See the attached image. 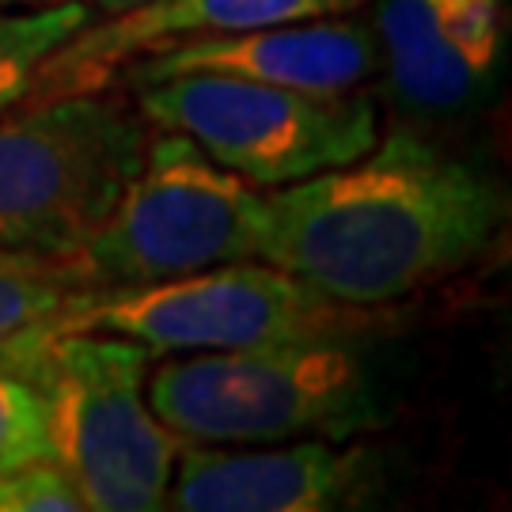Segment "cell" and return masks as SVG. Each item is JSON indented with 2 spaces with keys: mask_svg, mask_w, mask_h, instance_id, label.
I'll return each instance as SVG.
<instances>
[{
  "mask_svg": "<svg viewBox=\"0 0 512 512\" xmlns=\"http://www.w3.org/2000/svg\"><path fill=\"white\" fill-rule=\"evenodd\" d=\"M380 459L346 440L190 444L179 448L167 509L330 512L380 501Z\"/></svg>",
  "mask_w": 512,
  "mask_h": 512,
  "instance_id": "obj_8",
  "label": "cell"
},
{
  "mask_svg": "<svg viewBox=\"0 0 512 512\" xmlns=\"http://www.w3.org/2000/svg\"><path fill=\"white\" fill-rule=\"evenodd\" d=\"M349 8H357V0H141L118 16H103V23L92 19L69 42H61L42 61L23 103L114 88L133 61L198 38L251 31L285 19L338 16Z\"/></svg>",
  "mask_w": 512,
  "mask_h": 512,
  "instance_id": "obj_9",
  "label": "cell"
},
{
  "mask_svg": "<svg viewBox=\"0 0 512 512\" xmlns=\"http://www.w3.org/2000/svg\"><path fill=\"white\" fill-rule=\"evenodd\" d=\"M0 361L42 395L57 463L88 509H164L183 440L148 406L145 346L103 330H23L0 342Z\"/></svg>",
  "mask_w": 512,
  "mask_h": 512,
  "instance_id": "obj_2",
  "label": "cell"
},
{
  "mask_svg": "<svg viewBox=\"0 0 512 512\" xmlns=\"http://www.w3.org/2000/svg\"><path fill=\"white\" fill-rule=\"evenodd\" d=\"M505 220L501 186L414 133L266 194L258 258L319 293L380 308L475 262Z\"/></svg>",
  "mask_w": 512,
  "mask_h": 512,
  "instance_id": "obj_1",
  "label": "cell"
},
{
  "mask_svg": "<svg viewBox=\"0 0 512 512\" xmlns=\"http://www.w3.org/2000/svg\"><path fill=\"white\" fill-rule=\"evenodd\" d=\"M31 330H103L164 357L300 338H361L376 330V319L372 308L334 300L281 266L243 258L175 281L84 293Z\"/></svg>",
  "mask_w": 512,
  "mask_h": 512,
  "instance_id": "obj_6",
  "label": "cell"
},
{
  "mask_svg": "<svg viewBox=\"0 0 512 512\" xmlns=\"http://www.w3.org/2000/svg\"><path fill=\"white\" fill-rule=\"evenodd\" d=\"M92 19L95 12L84 0L0 8V114L23 103L42 61Z\"/></svg>",
  "mask_w": 512,
  "mask_h": 512,
  "instance_id": "obj_12",
  "label": "cell"
},
{
  "mask_svg": "<svg viewBox=\"0 0 512 512\" xmlns=\"http://www.w3.org/2000/svg\"><path fill=\"white\" fill-rule=\"evenodd\" d=\"M148 122L110 88L0 118V247L73 262L145 160Z\"/></svg>",
  "mask_w": 512,
  "mask_h": 512,
  "instance_id": "obj_4",
  "label": "cell"
},
{
  "mask_svg": "<svg viewBox=\"0 0 512 512\" xmlns=\"http://www.w3.org/2000/svg\"><path fill=\"white\" fill-rule=\"evenodd\" d=\"M84 293L69 262L0 247V342L61 315Z\"/></svg>",
  "mask_w": 512,
  "mask_h": 512,
  "instance_id": "obj_13",
  "label": "cell"
},
{
  "mask_svg": "<svg viewBox=\"0 0 512 512\" xmlns=\"http://www.w3.org/2000/svg\"><path fill=\"white\" fill-rule=\"evenodd\" d=\"M357 4H361V0H357Z\"/></svg>",
  "mask_w": 512,
  "mask_h": 512,
  "instance_id": "obj_18",
  "label": "cell"
},
{
  "mask_svg": "<svg viewBox=\"0 0 512 512\" xmlns=\"http://www.w3.org/2000/svg\"><path fill=\"white\" fill-rule=\"evenodd\" d=\"M23 4H46V0H0V8H23Z\"/></svg>",
  "mask_w": 512,
  "mask_h": 512,
  "instance_id": "obj_17",
  "label": "cell"
},
{
  "mask_svg": "<svg viewBox=\"0 0 512 512\" xmlns=\"http://www.w3.org/2000/svg\"><path fill=\"white\" fill-rule=\"evenodd\" d=\"M57 459L50 410L35 387L0 361V471Z\"/></svg>",
  "mask_w": 512,
  "mask_h": 512,
  "instance_id": "obj_14",
  "label": "cell"
},
{
  "mask_svg": "<svg viewBox=\"0 0 512 512\" xmlns=\"http://www.w3.org/2000/svg\"><path fill=\"white\" fill-rule=\"evenodd\" d=\"M148 129L186 133L209 160L262 190L365 156L380 114L365 92H296L243 76L186 73L137 84Z\"/></svg>",
  "mask_w": 512,
  "mask_h": 512,
  "instance_id": "obj_7",
  "label": "cell"
},
{
  "mask_svg": "<svg viewBox=\"0 0 512 512\" xmlns=\"http://www.w3.org/2000/svg\"><path fill=\"white\" fill-rule=\"evenodd\" d=\"M262 228V186L209 160L186 133L156 129L137 175L69 266L88 293L137 289L258 258Z\"/></svg>",
  "mask_w": 512,
  "mask_h": 512,
  "instance_id": "obj_5",
  "label": "cell"
},
{
  "mask_svg": "<svg viewBox=\"0 0 512 512\" xmlns=\"http://www.w3.org/2000/svg\"><path fill=\"white\" fill-rule=\"evenodd\" d=\"M505 0H380L376 46L391 92L414 110H456L494 84Z\"/></svg>",
  "mask_w": 512,
  "mask_h": 512,
  "instance_id": "obj_11",
  "label": "cell"
},
{
  "mask_svg": "<svg viewBox=\"0 0 512 512\" xmlns=\"http://www.w3.org/2000/svg\"><path fill=\"white\" fill-rule=\"evenodd\" d=\"M376 69H380V46L365 23L308 16L198 38L164 54L141 57L118 80H129L137 88L167 76L224 73L296 92H357L365 80H372Z\"/></svg>",
  "mask_w": 512,
  "mask_h": 512,
  "instance_id": "obj_10",
  "label": "cell"
},
{
  "mask_svg": "<svg viewBox=\"0 0 512 512\" xmlns=\"http://www.w3.org/2000/svg\"><path fill=\"white\" fill-rule=\"evenodd\" d=\"M0 512H88V505L73 475L46 459L0 471Z\"/></svg>",
  "mask_w": 512,
  "mask_h": 512,
  "instance_id": "obj_15",
  "label": "cell"
},
{
  "mask_svg": "<svg viewBox=\"0 0 512 512\" xmlns=\"http://www.w3.org/2000/svg\"><path fill=\"white\" fill-rule=\"evenodd\" d=\"M145 395L190 444L349 440L384 421L357 338L186 353L148 368Z\"/></svg>",
  "mask_w": 512,
  "mask_h": 512,
  "instance_id": "obj_3",
  "label": "cell"
},
{
  "mask_svg": "<svg viewBox=\"0 0 512 512\" xmlns=\"http://www.w3.org/2000/svg\"><path fill=\"white\" fill-rule=\"evenodd\" d=\"M88 8H92L95 16H118V12H126L133 4H141V0H84Z\"/></svg>",
  "mask_w": 512,
  "mask_h": 512,
  "instance_id": "obj_16",
  "label": "cell"
}]
</instances>
